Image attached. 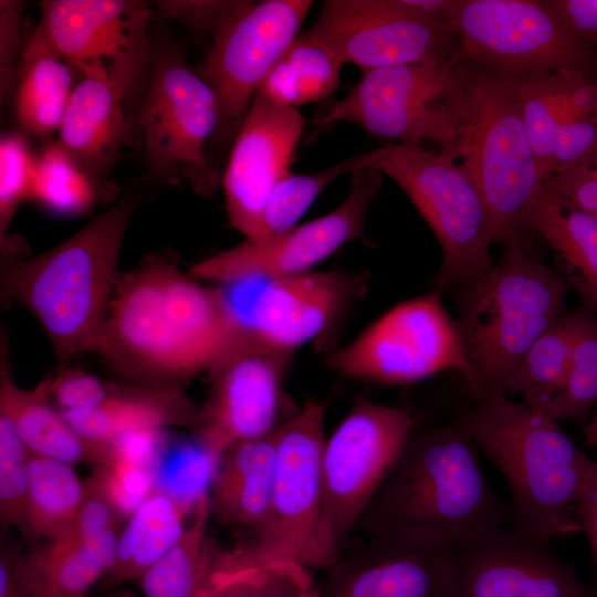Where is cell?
<instances>
[{"label":"cell","mask_w":597,"mask_h":597,"mask_svg":"<svg viewBox=\"0 0 597 597\" xmlns=\"http://www.w3.org/2000/svg\"><path fill=\"white\" fill-rule=\"evenodd\" d=\"M95 350L137 385L182 387L262 349L224 291L181 272L171 253H156L118 277Z\"/></svg>","instance_id":"6da1fadb"},{"label":"cell","mask_w":597,"mask_h":597,"mask_svg":"<svg viewBox=\"0 0 597 597\" xmlns=\"http://www.w3.org/2000/svg\"><path fill=\"white\" fill-rule=\"evenodd\" d=\"M476 449L458 419L413 430L354 531L369 537L451 544L503 526L509 511L486 482Z\"/></svg>","instance_id":"7a4b0ae2"},{"label":"cell","mask_w":597,"mask_h":597,"mask_svg":"<svg viewBox=\"0 0 597 597\" xmlns=\"http://www.w3.org/2000/svg\"><path fill=\"white\" fill-rule=\"evenodd\" d=\"M457 419L504 475L512 528L545 543L580 531L576 505L595 460L556 419L505 392L460 407Z\"/></svg>","instance_id":"3957f363"},{"label":"cell","mask_w":597,"mask_h":597,"mask_svg":"<svg viewBox=\"0 0 597 597\" xmlns=\"http://www.w3.org/2000/svg\"><path fill=\"white\" fill-rule=\"evenodd\" d=\"M137 207L138 198L127 193L49 251L2 263V297L32 313L63 364L95 350Z\"/></svg>","instance_id":"277c9868"},{"label":"cell","mask_w":597,"mask_h":597,"mask_svg":"<svg viewBox=\"0 0 597 597\" xmlns=\"http://www.w3.org/2000/svg\"><path fill=\"white\" fill-rule=\"evenodd\" d=\"M566 292L558 273L517 243L504 245L486 274L463 291L458 323L474 399L505 392L533 343L565 314Z\"/></svg>","instance_id":"5b68a950"},{"label":"cell","mask_w":597,"mask_h":597,"mask_svg":"<svg viewBox=\"0 0 597 597\" xmlns=\"http://www.w3.org/2000/svg\"><path fill=\"white\" fill-rule=\"evenodd\" d=\"M324 420L325 406L307 400L275 429L276 454L266 514L251 543L221 552L216 570L280 562L328 570L342 558L325 533Z\"/></svg>","instance_id":"8992f818"},{"label":"cell","mask_w":597,"mask_h":597,"mask_svg":"<svg viewBox=\"0 0 597 597\" xmlns=\"http://www.w3.org/2000/svg\"><path fill=\"white\" fill-rule=\"evenodd\" d=\"M352 158V172L374 169L389 176L436 234L442 249L436 291H464L486 274L493 264L490 247L495 243L490 213L457 159L420 143L387 144Z\"/></svg>","instance_id":"52a82bcc"},{"label":"cell","mask_w":597,"mask_h":597,"mask_svg":"<svg viewBox=\"0 0 597 597\" xmlns=\"http://www.w3.org/2000/svg\"><path fill=\"white\" fill-rule=\"evenodd\" d=\"M473 102L472 123L441 151L459 159L489 210L495 243L526 248L527 220L545 181L517 102L506 78L465 63Z\"/></svg>","instance_id":"ba28073f"},{"label":"cell","mask_w":597,"mask_h":597,"mask_svg":"<svg viewBox=\"0 0 597 597\" xmlns=\"http://www.w3.org/2000/svg\"><path fill=\"white\" fill-rule=\"evenodd\" d=\"M473 116L468 65L451 60L410 63L364 72L341 100L322 107L315 123L348 122L401 144L460 139Z\"/></svg>","instance_id":"9c48e42d"},{"label":"cell","mask_w":597,"mask_h":597,"mask_svg":"<svg viewBox=\"0 0 597 597\" xmlns=\"http://www.w3.org/2000/svg\"><path fill=\"white\" fill-rule=\"evenodd\" d=\"M220 123L214 91L187 63L179 50L154 49L146 93L128 116L127 143H139L148 174L155 180L176 184L181 178L203 197L212 196L219 172L208 159L205 145Z\"/></svg>","instance_id":"30bf717a"},{"label":"cell","mask_w":597,"mask_h":597,"mask_svg":"<svg viewBox=\"0 0 597 597\" xmlns=\"http://www.w3.org/2000/svg\"><path fill=\"white\" fill-rule=\"evenodd\" d=\"M440 294L434 290L395 305L352 343L333 350L328 365L344 377L390 385L457 370L472 394L474 377L460 326Z\"/></svg>","instance_id":"8fae6325"},{"label":"cell","mask_w":597,"mask_h":597,"mask_svg":"<svg viewBox=\"0 0 597 597\" xmlns=\"http://www.w3.org/2000/svg\"><path fill=\"white\" fill-rule=\"evenodd\" d=\"M451 27L462 62L506 77L597 71V49L575 42L544 0H461Z\"/></svg>","instance_id":"7c38bea8"},{"label":"cell","mask_w":597,"mask_h":597,"mask_svg":"<svg viewBox=\"0 0 597 597\" xmlns=\"http://www.w3.org/2000/svg\"><path fill=\"white\" fill-rule=\"evenodd\" d=\"M413 430L415 420L409 409L358 397L326 438L322 457L325 533L339 556L349 533L391 472Z\"/></svg>","instance_id":"4fadbf2b"},{"label":"cell","mask_w":597,"mask_h":597,"mask_svg":"<svg viewBox=\"0 0 597 597\" xmlns=\"http://www.w3.org/2000/svg\"><path fill=\"white\" fill-rule=\"evenodd\" d=\"M154 15L153 3L140 0H46L35 30L72 69L102 62L126 108L140 104L149 83Z\"/></svg>","instance_id":"5bb4252c"},{"label":"cell","mask_w":597,"mask_h":597,"mask_svg":"<svg viewBox=\"0 0 597 597\" xmlns=\"http://www.w3.org/2000/svg\"><path fill=\"white\" fill-rule=\"evenodd\" d=\"M302 38L363 72L458 56L453 29L404 0H327Z\"/></svg>","instance_id":"9a60e30c"},{"label":"cell","mask_w":597,"mask_h":597,"mask_svg":"<svg viewBox=\"0 0 597 597\" xmlns=\"http://www.w3.org/2000/svg\"><path fill=\"white\" fill-rule=\"evenodd\" d=\"M311 0L250 1L216 38L193 70L214 91L220 123L213 137H235L248 105L300 35Z\"/></svg>","instance_id":"2e32d148"},{"label":"cell","mask_w":597,"mask_h":597,"mask_svg":"<svg viewBox=\"0 0 597 597\" xmlns=\"http://www.w3.org/2000/svg\"><path fill=\"white\" fill-rule=\"evenodd\" d=\"M343 202L331 212L263 241L244 240L193 264L197 280L224 284L272 280L307 272L345 243L364 235L366 214L383 185V174L356 169Z\"/></svg>","instance_id":"e0dca14e"},{"label":"cell","mask_w":597,"mask_h":597,"mask_svg":"<svg viewBox=\"0 0 597 597\" xmlns=\"http://www.w3.org/2000/svg\"><path fill=\"white\" fill-rule=\"evenodd\" d=\"M451 597H588L547 543L490 527L450 544Z\"/></svg>","instance_id":"ac0fdd59"},{"label":"cell","mask_w":597,"mask_h":597,"mask_svg":"<svg viewBox=\"0 0 597 597\" xmlns=\"http://www.w3.org/2000/svg\"><path fill=\"white\" fill-rule=\"evenodd\" d=\"M368 274L342 270L304 272L264 281L247 316L240 318L266 350L331 343L350 308L365 297Z\"/></svg>","instance_id":"d6986e66"},{"label":"cell","mask_w":597,"mask_h":597,"mask_svg":"<svg viewBox=\"0 0 597 597\" xmlns=\"http://www.w3.org/2000/svg\"><path fill=\"white\" fill-rule=\"evenodd\" d=\"M303 127L304 118L296 107L256 92L235 135L222 179L229 220L247 240L260 237L266 200L290 171Z\"/></svg>","instance_id":"ffe728a7"},{"label":"cell","mask_w":597,"mask_h":597,"mask_svg":"<svg viewBox=\"0 0 597 597\" xmlns=\"http://www.w3.org/2000/svg\"><path fill=\"white\" fill-rule=\"evenodd\" d=\"M290 353L239 354L209 375L211 387L200 407L195 437L221 457L232 446L265 437L277 423Z\"/></svg>","instance_id":"44dd1931"},{"label":"cell","mask_w":597,"mask_h":597,"mask_svg":"<svg viewBox=\"0 0 597 597\" xmlns=\"http://www.w3.org/2000/svg\"><path fill=\"white\" fill-rule=\"evenodd\" d=\"M369 538L327 570L320 597H451L450 544Z\"/></svg>","instance_id":"7402d4cb"},{"label":"cell","mask_w":597,"mask_h":597,"mask_svg":"<svg viewBox=\"0 0 597 597\" xmlns=\"http://www.w3.org/2000/svg\"><path fill=\"white\" fill-rule=\"evenodd\" d=\"M78 71L82 77L64 111L57 143L103 188L127 143L128 117L123 96L102 62Z\"/></svg>","instance_id":"603a6c76"},{"label":"cell","mask_w":597,"mask_h":597,"mask_svg":"<svg viewBox=\"0 0 597 597\" xmlns=\"http://www.w3.org/2000/svg\"><path fill=\"white\" fill-rule=\"evenodd\" d=\"M199 412L200 407L186 396L182 387L135 385L111 387L106 399L94 409L62 413L98 453L114 438L132 430H166L171 426L195 430Z\"/></svg>","instance_id":"cb8c5ba5"},{"label":"cell","mask_w":597,"mask_h":597,"mask_svg":"<svg viewBox=\"0 0 597 597\" xmlns=\"http://www.w3.org/2000/svg\"><path fill=\"white\" fill-rule=\"evenodd\" d=\"M527 226L544 238L555 256L556 272L597 318V219L544 187Z\"/></svg>","instance_id":"d4e9b609"},{"label":"cell","mask_w":597,"mask_h":597,"mask_svg":"<svg viewBox=\"0 0 597 597\" xmlns=\"http://www.w3.org/2000/svg\"><path fill=\"white\" fill-rule=\"evenodd\" d=\"M7 341L1 343L0 411L13 422L31 454L53 458L71 464L97 460L96 450L66 421L50 396V376L34 388H21L14 381L8 360Z\"/></svg>","instance_id":"484cf974"},{"label":"cell","mask_w":597,"mask_h":597,"mask_svg":"<svg viewBox=\"0 0 597 597\" xmlns=\"http://www.w3.org/2000/svg\"><path fill=\"white\" fill-rule=\"evenodd\" d=\"M121 530L84 536L67 530L27 556L33 597H85L112 568Z\"/></svg>","instance_id":"4316f807"},{"label":"cell","mask_w":597,"mask_h":597,"mask_svg":"<svg viewBox=\"0 0 597 597\" xmlns=\"http://www.w3.org/2000/svg\"><path fill=\"white\" fill-rule=\"evenodd\" d=\"M275 454V430L224 451L209 493L211 513L255 530L268 511Z\"/></svg>","instance_id":"83f0119b"},{"label":"cell","mask_w":597,"mask_h":597,"mask_svg":"<svg viewBox=\"0 0 597 597\" xmlns=\"http://www.w3.org/2000/svg\"><path fill=\"white\" fill-rule=\"evenodd\" d=\"M71 69L36 30L23 42L13 95L25 134L45 138L59 129L74 88Z\"/></svg>","instance_id":"f1b7e54d"},{"label":"cell","mask_w":597,"mask_h":597,"mask_svg":"<svg viewBox=\"0 0 597 597\" xmlns=\"http://www.w3.org/2000/svg\"><path fill=\"white\" fill-rule=\"evenodd\" d=\"M189 513L168 496L154 492L121 530L114 564L101 582L104 588L138 580L181 538Z\"/></svg>","instance_id":"f546056e"},{"label":"cell","mask_w":597,"mask_h":597,"mask_svg":"<svg viewBox=\"0 0 597 597\" xmlns=\"http://www.w3.org/2000/svg\"><path fill=\"white\" fill-rule=\"evenodd\" d=\"M210 514L208 496L176 545L138 579L143 597H199L207 589L221 554L208 535Z\"/></svg>","instance_id":"4dcf8cb0"},{"label":"cell","mask_w":597,"mask_h":597,"mask_svg":"<svg viewBox=\"0 0 597 597\" xmlns=\"http://www.w3.org/2000/svg\"><path fill=\"white\" fill-rule=\"evenodd\" d=\"M73 464L31 454L27 503L28 533L55 537L73 524L87 494Z\"/></svg>","instance_id":"1f68e13d"},{"label":"cell","mask_w":597,"mask_h":597,"mask_svg":"<svg viewBox=\"0 0 597 597\" xmlns=\"http://www.w3.org/2000/svg\"><path fill=\"white\" fill-rule=\"evenodd\" d=\"M572 342L573 317L565 313L533 343L506 380L505 392L520 394L548 415L566 384Z\"/></svg>","instance_id":"d6a6232c"},{"label":"cell","mask_w":597,"mask_h":597,"mask_svg":"<svg viewBox=\"0 0 597 597\" xmlns=\"http://www.w3.org/2000/svg\"><path fill=\"white\" fill-rule=\"evenodd\" d=\"M342 66L327 49L298 35L259 91L285 106L320 102L336 90Z\"/></svg>","instance_id":"836d02e7"},{"label":"cell","mask_w":597,"mask_h":597,"mask_svg":"<svg viewBox=\"0 0 597 597\" xmlns=\"http://www.w3.org/2000/svg\"><path fill=\"white\" fill-rule=\"evenodd\" d=\"M93 179L59 143H48L36 156L30 200L62 214L88 212L100 198Z\"/></svg>","instance_id":"e575fe53"},{"label":"cell","mask_w":597,"mask_h":597,"mask_svg":"<svg viewBox=\"0 0 597 597\" xmlns=\"http://www.w3.org/2000/svg\"><path fill=\"white\" fill-rule=\"evenodd\" d=\"M219 461L220 455L196 437L192 441L167 440L153 472L154 492L193 512L209 496Z\"/></svg>","instance_id":"d590c367"},{"label":"cell","mask_w":597,"mask_h":597,"mask_svg":"<svg viewBox=\"0 0 597 597\" xmlns=\"http://www.w3.org/2000/svg\"><path fill=\"white\" fill-rule=\"evenodd\" d=\"M504 77L517 102L541 175L546 184L554 171V150L559 125L561 98L556 73H527Z\"/></svg>","instance_id":"8d00e7d4"},{"label":"cell","mask_w":597,"mask_h":597,"mask_svg":"<svg viewBox=\"0 0 597 597\" xmlns=\"http://www.w3.org/2000/svg\"><path fill=\"white\" fill-rule=\"evenodd\" d=\"M573 342L567 379L548 416L585 421L597 406V318L585 312L572 313Z\"/></svg>","instance_id":"74e56055"},{"label":"cell","mask_w":597,"mask_h":597,"mask_svg":"<svg viewBox=\"0 0 597 597\" xmlns=\"http://www.w3.org/2000/svg\"><path fill=\"white\" fill-rule=\"evenodd\" d=\"M199 597H320L308 569L280 562L239 570H216Z\"/></svg>","instance_id":"f35d334b"},{"label":"cell","mask_w":597,"mask_h":597,"mask_svg":"<svg viewBox=\"0 0 597 597\" xmlns=\"http://www.w3.org/2000/svg\"><path fill=\"white\" fill-rule=\"evenodd\" d=\"M352 172V157L311 175L287 171L271 191L262 216L260 237L277 238L296 227L317 196L336 178Z\"/></svg>","instance_id":"ab89813d"},{"label":"cell","mask_w":597,"mask_h":597,"mask_svg":"<svg viewBox=\"0 0 597 597\" xmlns=\"http://www.w3.org/2000/svg\"><path fill=\"white\" fill-rule=\"evenodd\" d=\"M31 452L13 422L0 411V519L28 534L27 503Z\"/></svg>","instance_id":"60d3db41"},{"label":"cell","mask_w":597,"mask_h":597,"mask_svg":"<svg viewBox=\"0 0 597 597\" xmlns=\"http://www.w3.org/2000/svg\"><path fill=\"white\" fill-rule=\"evenodd\" d=\"M36 156L20 132L2 134L0 139V238L22 201L29 199Z\"/></svg>","instance_id":"b9f144b4"},{"label":"cell","mask_w":597,"mask_h":597,"mask_svg":"<svg viewBox=\"0 0 597 597\" xmlns=\"http://www.w3.org/2000/svg\"><path fill=\"white\" fill-rule=\"evenodd\" d=\"M88 481L122 519H128L154 493L150 469L118 461L97 464Z\"/></svg>","instance_id":"7bdbcfd3"},{"label":"cell","mask_w":597,"mask_h":597,"mask_svg":"<svg viewBox=\"0 0 597 597\" xmlns=\"http://www.w3.org/2000/svg\"><path fill=\"white\" fill-rule=\"evenodd\" d=\"M155 13L179 21L192 32L216 38L250 1H155Z\"/></svg>","instance_id":"ee69618b"},{"label":"cell","mask_w":597,"mask_h":597,"mask_svg":"<svg viewBox=\"0 0 597 597\" xmlns=\"http://www.w3.org/2000/svg\"><path fill=\"white\" fill-rule=\"evenodd\" d=\"M596 156L597 112L558 125L553 176L583 167Z\"/></svg>","instance_id":"f6af8a7d"},{"label":"cell","mask_w":597,"mask_h":597,"mask_svg":"<svg viewBox=\"0 0 597 597\" xmlns=\"http://www.w3.org/2000/svg\"><path fill=\"white\" fill-rule=\"evenodd\" d=\"M109 390V386L83 370L65 369L50 376V396L62 412L94 409L106 399Z\"/></svg>","instance_id":"bcb514c9"},{"label":"cell","mask_w":597,"mask_h":597,"mask_svg":"<svg viewBox=\"0 0 597 597\" xmlns=\"http://www.w3.org/2000/svg\"><path fill=\"white\" fill-rule=\"evenodd\" d=\"M25 2L0 1V92L1 101L8 102L14 94L20 55L22 51L21 18Z\"/></svg>","instance_id":"7dc6e473"},{"label":"cell","mask_w":597,"mask_h":597,"mask_svg":"<svg viewBox=\"0 0 597 597\" xmlns=\"http://www.w3.org/2000/svg\"><path fill=\"white\" fill-rule=\"evenodd\" d=\"M545 189L597 219V156L583 167L554 175Z\"/></svg>","instance_id":"c3c4849f"},{"label":"cell","mask_w":597,"mask_h":597,"mask_svg":"<svg viewBox=\"0 0 597 597\" xmlns=\"http://www.w3.org/2000/svg\"><path fill=\"white\" fill-rule=\"evenodd\" d=\"M544 2L575 42L597 49V0H544Z\"/></svg>","instance_id":"681fc988"},{"label":"cell","mask_w":597,"mask_h":597,"mask_svg":"<svg viewBox=\"0 0 597 597\" xmlns=\"http://www.w3.org/2000/svg\"><path fill=\"white\" fill-rule=\"evenodd\" d=\"M561 97L559 124L597 112V82L575 72L556 73Z\"/></svg>","instance_id":"f907efd6"},{"label":"cell","mask_w":597,"mask_h":597,"mask_svg":"<svg viewBox=\"0 0 597 597\" xmlns=\"http://www.w3.org/2000/svg\"><path fill=\"white\" fill-rule=\"evenodd\" d=\"M0 597H33L27 556L8 546L0 553Z\"/></svg>","instance_id":"816d5d0a"},{"label":"cell","mask_w":597,"mask_h":597,"mask_svg":"<svg viewBox=\"0 0 597 597\" xmlns=\"http://www.w3.org/2000/svg\"><path fill=\"white\" fill-rule=\"evenodd\" d=\"M576 517L587 537L597 576V460L578 499Z\"/></svg>","instance_id":"f5cc1de1"},{"label":"cell","mask_w":597,"mask_h":597,"mask_svg":"<svg viewBox=\"0 0 597 597\" xmlns=\"http://www.w3.org/2000/svg\"><path fill=\"white\" fill-rule=\"evenodd\" d=\"M585 442L588 446L597 444V406L596 411L584 428Z\"/></svg>","instance_id":"db71d44e"},{"label":"cell","mask_w":597,"mask_h":597,"mask_svg":"<svg viewBox=\"0 0 597 597\" xmlns=\"http://www.w3.org/2000/svg\"><path fill=\"white\" fill-rule=\"evenodd\" d=\"M102 597H139V596H137L133 590L119 589V590L111 591Z\"/></svg>","instance_id":"11a10c76"}]
</instances>
